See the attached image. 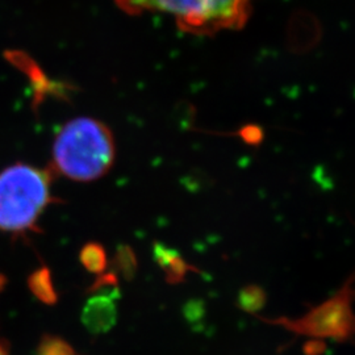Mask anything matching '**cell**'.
Returning a JSON list of instances; mask_svg holds the SVG:
<instances>
[{"label": "cell", "mask_w": 355, "mask_h": 355, "mask_svg": "<svg viewBox=\"0 0 355 355\" xmlns=\"http://www.w3.org/2000/svg\"><path fill=\"white\" fill-rule=\"evenodd\" d=\"M0 355H10V353H8V349H7V346H6V343H3L1 340H0Z\"/></svg>", "instance_id": "cell-13"}, {"label": "cell", "mask_w": 355, "mask_h": 355, "mask_svg": "<svg viewBox=\"0 0 355 355\" xmlns=\"http://www.w3.org/2000/svg\"><path fill=\"white\" fill-rule=\"evenodd\" d=\"M352 280L328 302L313 308L309 313L297 320L280 318L278 322L291 331L312 337L331 338L336 341H346L354 330V318L352 312Z\"/></svg>", "instance_id": "cell-4"}, {"label": "cell", "mask_w": 355, "mask_h": 355, "mask_svg": "<svg viewBox=\"0 0 355 355\" xmlns=\"http://www.w3.org/2000/svg\"><path fill=\"white\" fill-rule=\"evenodd\" d=\"M117 287L110 292H98L82 311V322L92 334H101L111 329L117 318L116 297Z\"/></svg>", "instance_id": "cell-5"}, {"label": "cell", "mask_w": 355, "mask_h": 355, "mask_svg": "<svg viewBox=\"0 0 355 355\" xmlns=\"http://www.w3.org/2000/svg\"><path fill=\"white\" fill-rule=\"evenodd\" d=\"M154 254L159 266L165 270L166 278L168 282L178 283L186 277L189 271V265L182 258H179L177 252L157 243Z\"/></svg>", "instance_id": "cell-7"}, {"label": "cell", "mask_w": 355, "mask_h": 355, "mask_svg": "<svg viewBox=\"0 0 355 355\" xmlns=\"http://www.w3.org/2000/svg\"><path fill=\"white\" fill-rule=\"evenodd\" d=\"M80 262L85 268L94 274H104L107 267V255L102 245L89 242L80 252Z\"/></svg>", "instance_id": "cell-9"}, {"label": "cell", "mask_w": 355, "mask_h": 355, "mask_svg": "<svg viewBox=\"0 0 355 355\" xmlns=\"http://www.w3.org/2000/svg\"><path fill=\"white\" fill-rule=\"evenodd\" d=\"M37 355H76L71 345L54 336H46L38 346Z\"/></svg>", "instance_id": "cell-10"}, {"label": "cell", "mask_w": 355, "mask_h": 355, "mask_svg": "<svg viewBox=\"0 0 355 355\" xmlns=\"http://www.w3.org/2000/svg\"><path fill=\"white\" fill-rule=\"evenodd\" d=\"M253 0H116L129 15L166 13L193 35H214L245 26Z\"/></svg>", "instance_id": "cell-3"}, {"label": "cell", "mask_w": 355, "mask_h": 355, "mask_svg": "<svg viewBox=\"0 0 355 355\" xmlns=\"http://www.w3.org/2000/svg\"><path fill=\"white\" fill-rule=\"evenodd\" d=\"M6 60L13 64L17 70H20L31 82L32 91H33V108L36 110L46 95L58 92V89H54L55 85L51 83L45 76V73L41 70V67L36 64L33 58H31L26 51H6L4 53Z\"/></svg>", "instance_id": "cell-6"}, {"label": "cell", "mask_w": 355, "mask_h": 355, "mask_svg": "<svg viewBox=\"0 0 355 355\" xmlns=\"http://www.w3.org/2000/svg\"><path fill=\"white\" fill-rule=\"evenodd\" d=\"M4 283H6V280L3 279V278L0 277V290H1V287L4 286Z\"/></svg>", "instance_id": "cell-14"}, {"label": "cell", "mask_w": 355, "mask_h": 355, "mask_svg": "<svg viewBox=\"0 0 355 355\" xmlns=\"http://www.w3.org/2000/svg\"><path fill=\"white\" fill-rule=\"evenodd\" d=\"M117 265L120 266V270L123 271V274L130 278L135 274V265H136L135 255L130 250L120 252L119 258H117Z\"/></svg>", "instance_id": "cell-12"}, {"label": "cell", "mask_w": 355, "mask_h": 355, "mask_svg": "<svg viewBox=\"0 0 355 355\" xmlns=\"http://www.w3.org/2000/svg\"><path fill=\"white\" fill-rule=\"evenodd\" d=\"M51 170L17 162L0 171V230L24 234L53 203Z\"/></svg>", "instance_id": "cell-2"}, {"label": "cell", "mask_w": 355, "mask_h": 355, "mask_svg": "<svg viewBox=\"0 0 355 355\" xmlns=\"http://www.w3.org/2000/svg\"><path fill=\"white\" fill-rule=\"evenodd\" d=\"M29 288L32 293L45 304L57 303V292L51 279V270L41 267L29 277Z\"/></svg>", "instance_id": "cell-8"}, {"label": "cell", "mask_w": 355, "mask_h": 355, "mask_svg": "<svg viewBox=\"0 0 355 355\" xmlns=\"http://www.w3.org/2000/svg\"><path fill=\"white\" fill-rule=\"evenodd\" d=\"M51 154L53 171L76 182L96 180L114 166V136L102 121L76 117L57 133Z\"/></svg>", "instance_id": "cell-1"}, {"label": "cell", "mask_w": 355, "mask_h": 355, "mask_svg": "<svg viewBox=\"0 0 355 355\" xmlns=\"http://www.w3.org/2000/svg\"><path fill=\"white\" fill-rule=\"evenodd\" d=\"M265 303V292L257 286H249L240 292V305L246 312L255 313Z\"/></svg>", "instance_id": "cell-11"}]
</instances>
